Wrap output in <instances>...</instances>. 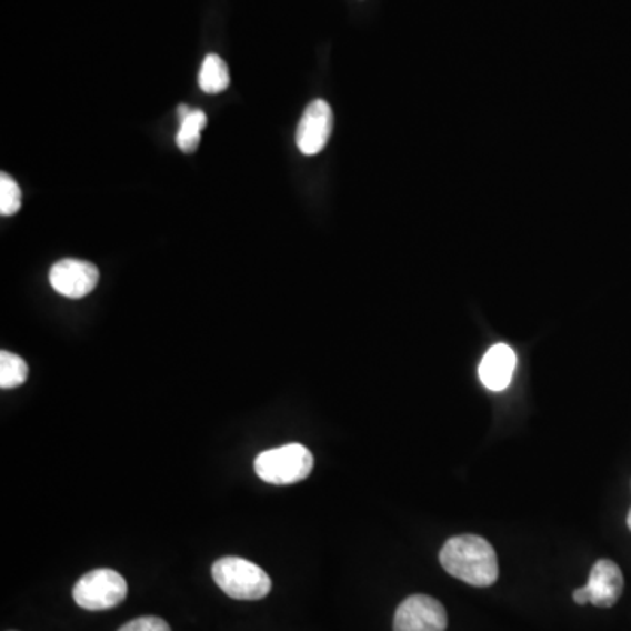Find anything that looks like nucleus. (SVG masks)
Wrapping results in <instances>:
<instances>
[{"label":"nucleus","mask_w":631,"mask_h":631,"mask_svg":"<svg viewBox=\"0 0 631 631\" xmlns=\"http://www.w3.org/2000/svg\"><path fill=\"white\" fill-rule=\"evenodd\" d=\"M129 585L120 573L111 569H97L84 573L76 582L74 602L87 611H108L127 599Z\"/></svg>","instance_id":"obj_4"},{"label":"nucleus","mask_w":631,"mask_h":631,"mask_svg":"<svg viewBox=\"0 0 631 631\" xmlns=\"http://www.w3.org/2000/svg\"><path fill=\"white\" fill-rule=\"evenodd\" d=\"M628 528L631 530V511L630 514H628Z\"/></svg>","instance_id":"obj_16"},{"label":"nucleus","mask_w":631,"mask_h":631,"mask_svg":"<svg viewBox=\"0 0 631 631\" xmlns=\"http://www.w3.org/2000/svg\"><path fill=\"white\" fill-rule=\"evenodd\" d=\"M573 602L578 603V605L590 603V594H588L585 588H579V590L573 591Z\"/></svg>","instance_id":"obj_15"},{"label":"nucleus","mask_w":631,"mask_h":631,"mask_svg":"<svg viewBox=\"0 0 631 631\" xmlns=\"http://www.w3.org/2000/svg\"><path fill=\"white\" fill-rule=\"evenodd\" d=\"M199 84L202 92L209 96L224 92L230 84L229 67L218 54H208L199 72Z\"/></svg>","instance_id":"obj_10"},{"label":"nucleus","mask_w":631,"mask_h":631,"mask_svg":"<svg viewBox=\"0 0 631 631\" xmlns=\"http://www.w3.org/2000/svg\"><path fill=\"white\" fill-rule=\"evenodd\" d=\"M118 631H171V627L163 619L146 615V618L132 619Z\"/></svg>","instance_id":"obj_14"},{"label":"nucleus","mask_w":631,"mask_h":631,"mask_svg":"<svg viewBox=\"0 0 631 631\" xmlns=\"http://www.w3.org/2000/svg\"><path fill=\"white\" fill-rule=\"evenodd\" d=\"M333 130V112L329 102L318 99L303 111L299 129H297V146L303 154L312 157L320 153Z\"/></svg>","instance_id":"obj_7"},{"label":"nucleus","mask_w":631,"mask_h":631,"mask_svg":"<svg viewBox=\"0 0 631 631\" xmlns=\"http://www.w3.org/2000/svg\"><path fill=\"white\" fill-rule=\"evenodd\" d=\"M590 603L597 607L615 605L624 590L623 572L611 560H599L591 569L590 581L584 585Z\"/></svg>","instance_id":"obj_8"},{"label":"nucleus","mask_w":631,"mask_h":631,"mask_svg":"<svg viewBox=\"0 0 631 631\" xmlns=\"http://www.w3.org/2000/svg\"><path fill=\"white\" fill-rule=\"evenodd\" d=\"M212 579L224 594L236 600H262L270 593L272 582L266 570L242 558L227 557L212 565Z\"/></svg>","instance_id":"obj_2"},{"label":"nucleus","mask_w":631,"mask_h":631,"mask_svg":"<svg viewBox=\"0 0 631 631\" xmlns=\"http://www.w3.org/2000/svg\"><path fill=\"white\" fill-rule=\"evenodd\" d=\"M515 363H518V358L511 345H493L479 365V378L482 384L491 391L505 390L511 384Z\"/></svg>","instance_id":"obj_9"},{"label":"nucleus","mask_w":631,"mask_h":631,"mask_svg":"<svg viewBox=\"0 0 631 631\" xmlns=\"http://www.w3.org/2000/svg\"><path fill=\"white\" fill-rule=\"evenodd\" d=\"M179 123H181V129L176 136V142L184 153H196L197 148H199L200 132L208 126L206 112L200 111V109H191Z\"/></svg>","instance_id":"obj_11"},{"label":"nucleus","mask_w":631,"mask_h":631,"mask_svg":"<svg viewBox=\"0 0 631 631\" xmlns=\"http://www.w3.org/2000/svg\"><path fill=\"white\" fill-rule=\"evenodd\" d=\"M50 283L57 293L67 299H83L96 290L99 269L93 263L67 258L51 267Z\"/></svg>","instance_id":"obj_6"},{"label":"nucleus","mask_w":631,"mask_h":631,"mask_svg":"<svg viewBox=\"0 0 631 631\" xmlns=\"http://www.w3.org/2000/svg\"><path fill=\"white\" fill-rule=\"evenodd\" d=\"M439 558L449 575L475 588H488L499 579V558L482 537H453L445 542Z\"/></svg>","instance_id":"obj_1"},{"label":"nucleus","mask_w":631,"mask_h":631,"mask_svg":"<svg viewBox=\"0 0 631 631\" xmlns=\"http://www.w3.org/2000/svg\"><path fill=\"white\" fill-rule=\"evenodd\" d=\"M445 628L444 605L428 594H412L394 612V631H445Z\"/></svg>","instance_id":"obj_5"},{"label":"nucleus","mask_w":631,"mask_h":631,"mask_svg":"<svg viewBox=\"0 0 631 631\" xmlns=\"http://www.w3.org/2000/svg\"><path fill=\"white\" fill-rule=\"evenodd\" d=\"M29 367L26 360L18 354L2 351L0 353V388L2 390H14L27 381Z\"/></svg>","instance_id":"obj_12"},{"label":"nucleus","mask_w":631,"mask_h":631,"mask_svg":"<svg viewBox=\"0 0 631 631\" xmlns=\"http://www.w3.org/2000/svg\"><path fill=\"white\" fill-rule=\"evenodd\" d=\"M314 467V457L306 445L287 444L258 454L254 472L262 481L276 487L296 484L308 479Z\"/></svg>","instance_id":"obj_3"},{"label":"nucleus","mask_w":631,"mask_h":631,"mask_svg":"<svg viewBox=\"0 0 631 631\" xmlns=\"http://www.w3.org/2000/svg\"><path fill=\"white\" fill-rule=\"evenodd\" d=\"M21 208V190L11 176L0 174V214L13 217Z\"/></svg>","instance_id":"obj_13"}]
</instances>
